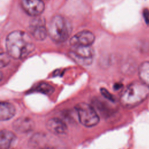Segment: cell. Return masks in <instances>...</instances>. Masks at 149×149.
I'll use <instances>...</instances> for the list:
<instances>
[{"instance_id": "6da1fadb", "label": "cell", "mask_w": 149, "mask_h": 149, "mask_svg": "<svg viewBox=\"0 0 149 149\" xmlns=\"http://www.w3.org/2000/svg\"><path fill=\"white\" fill-rule=\"evenodd\" d=\"M5 44L7 53L15 59L26 57L35 48L31 37L22 30H16L9 34L6 37Z\"/></svg>"}, {"instance_id": "7a4b0ae2", "label": "cell", "mask_w": 149, "mask_h": 149, "mask_svg": "<svg viewBox=\"0 0 149 149\" xmlns=\"http://www.w3.org/2000/svg\"><path fill=\"white\" fill-rule=\"evenodd\" d=\"M149 96V87L141 81H134L128 85L120 96L121 105L126 108H133Z\"/></svg>"}, {"instance_id": "3957f363", "label": "cell", "mask_w": 149, "mask_h": 149, "mask_svg": "<svg viewBox=\"0 0 149 149\" xmlns=\"http://www.w3.org/2000/svg\"><path fill=\"white\" fill-rule=\"evenodd\" d=\"M70 22L61 15H55L51 20L48 28V34L55 42L66 41L72 32Z\"/></svg>"}, {"instance_id": "277c9868", "label": "cell", "mask_w": 149, "mask_h": 149, "mask_svg": "<svg viewBox=\"0 0 149 149\" xmlns=\"http://www.w3.org/2000/svg\"><path fill=\"white\" fill-rule=\"evenodd\" d=\"M74 108L79 120L83 126L93 127L98 123L99 116L95 110L90 105L85 102H80L77 104Z\"/></svg>"}, {"instance_id": "5b68a950", "label": "cell", "mask_w": 149, "mask_h": 149, "mask_svg": "<svg viewBox=\"0 0 149 149\" xmlns=\"http://www.w3.org/2000/svg\"><path fill=\"white\" fill-rule=\"evenodd\" d=\"M94 54L91 46H72L69 52V56L76 63L82 65H90Z\"/></svg>"}, {"instance_id": "8992f818", "label": "cell", "mask_w": 149, "mask_h": 149, "mask_svg": "<svg viewBox=\"0 0 149 149\" xmlns=\"http://www.w3.org/2000/svg\"><path fill=\"white\" fill-rule=\"evenodd\" d=\"M29 29L31 36L37 40H44L48 34L44 19L40 17L33 19L30 23Z\"/></svg>"}, {"instance_id": "52a82bcc", "label": "cell", "mask_w": 149, "mask_h": 149, "mask_svg": "<svg viewBox=\"0 0 149 149\" xmlns=\"http://www.w3.org/2000/svg\"><path fill=\"white\" fill-rule=\"evenodd\" d=\"M21 5L29 15L34 17L41 15L45 9L44 3L41 0H22Z\"/></svg>"}, {"instance_id": "ba28073f", "label": "cell", "mask_w": 149, "mask_h": 149, "mask_svg": "<svg viewBox=\"0 0 149 149\" xmlns=\"http://www.w3.org/2000/svg\"><path fill=\"white\" fill-rule=\"evenodd\" d=\"M95 41V36L90 31L83 30L76 34L70 39L72 46H91Z\"/></svg>"}, {"instance_id": "9c48e42d", "label": "cell", "mask_w": 149, "mask_h": 149, "mask_svg": "<svg viewBox=\"0 0 149 149\" xmlns=\"http://www.w3.org/2000/svg\"><path fill=\"white\" fill-rule=\"evenodd\" d=\"M46 128L51 133L57 136H65L68 133L65 123L58 118H51L46 122Z\"/></svg>"}, {"instance_id": "30bf717a", "label": "cell", "mask_w": 149, "mask_h": 149, "mask_svg": "<svg viewBox=\"0 0 149 149\" xmlns=\"http://www.w3.org/2000/svg\"><path fill=\"white\" fill-rule=\"evenodd\" d=\"M34 121L28 117L22 116L16 119L12 123V127L16 132L25 133L32 131L34 128Z\"/></svg>"}, {"instance_id": "8fae6325", "label": "cell", "mask_w": 149, "mask_h": 149, "mask_svg": "<svg viewBox=\"0 0 149 149\" xmlns=\"http://www.w3.org/2000/svg\"><path fill=\"white\" fill-rule=\"evenodd\" d=\"M16 138V135L12 132L2 130L0 133V149H9Z\"/></svg>"}, {"instance_id": "7c38bea8", "label": "cell", "mask_w": 149, "mask_h": 149, "mask_svg": "<svg viewBox=\"0 0 149 149\" xmlns=\"http://www.w3.org/2000/svg\"><path fill=\"white\" fill-rule=\"evenodd\" d=\"M16 113V109L13 104L8 102H1L0 104V119L2 121L11 119Z\"/></svg>"}, {"instance_id": "4fadbf2b", "label": "cell", "mask_w": 149, "mask_h": 149, "mask_svg": "<svg viewBox=\"0 0 149 149\" xmlns=\"http://www.w3.org/2000/svg\"><path fill=\"white\" fill-rule=\"evenodd\" d=\"M138 74L141 81L149 87V61H144L139 65Z\"/></svg>"}, {"instance_id": "5bb4252c", "label": "cell", "mask_w": 149, "mask_h": 149, "mask_svg": "<svg viewBox=\"0 0 149 149\" xmlns=\"http://www.w3.org/2000/svg\"><path fill=\"white\" fill-rule=\"evenodd\" d=\"M36 90L46 95H50L54 91V88L48 83H41L37 86Z\"/></svg>"}, {"instance_id": "9a60e30c", "label": "cell", "mask_w": 149, "mask_h": 149, "mask_svg": "<svg viewBox=\"0 0 149 149\" xmlns=\"http://www.w3.org/2000/svg\"><path fill=\"white\" fill-rule=\"evenodd\" d=\"M10 55L8 53L2 52L1 54L0 65L1 67L3 68L6 66L10 62Z\"/></svg>"}, {"instance_id": "2e32d148", "label": "cell", "mask_w": 149, "mask_h": 149, "mask_svg": "<svg viewBox=\"0 0 149 149\" xmlns=\"http://www.w3.org/2000/svg\"><path fill=\"white\" fill-rule=\"evenodd\" d=\"M101 93L106 98H107V99H108V100H109L111 101H115V98H114L113 96L112 95H111L108 91V90H105V88H101Z\"/></svg>"}, {"instance_id": "e0dca14e", "label": "cell", "mask_w": 149, "mask_h": 149, "mask_svg": "<svg viewBox=\"0 0 149 149\" xmlns=\"http://www.w3.org/2000/svg\"><path fill=\"white\" fill-rule=\"evenodd\" d=\"M41 149H52L51 148H49V147H45V148H42Z\"/></svg>"}]
</instances>
